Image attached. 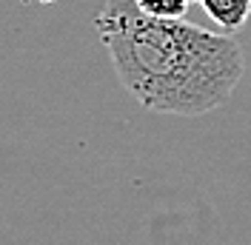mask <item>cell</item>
<instances>
[{"mask_svg":"<svg viewBox=\"0 0 251 245\" xmlns=\"http://www.w3.org/2000/svg\"><path fill=\"white\" fill-rule=\"evenodd\" d=\"M123 89L157 114L200 117L226 106L246 72V54L228 31L151 17L134 0H106L94 17Z\"/></svg>","mask_w":251,"mask_h":245,"instance_id":"1","label":"cell"},{"mask_svg":"<svg viewBox=\"0 0 251 245\" xmlns=\"http://www.w3.org/2000/svg\"><path fill=\"white\" fill-rule=\"evenodd\" d=\"M200 9L211 17L223 31L234 34L251 17V0H197Z\"/></svg>","mask_w":251,"mask_h":245,"instance_id":"2","label":"cell"},{"mask_svg":"<svg viewBox=\"0 0 251 245\" xmlns=\"http://www.w3.org/2000/svg\"><path fill=\"white\" fill-rule=\"evenodd\" d=\"M137 9L151 17H163V20H180L188 15L194 0H134Z\"/></svg>","mask_w":251,"mask_h":245,"instance_id":"3","label":"cell"}]
</instances>
